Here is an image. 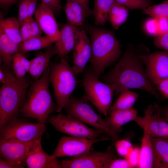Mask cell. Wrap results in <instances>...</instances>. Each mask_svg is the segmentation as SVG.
<instances>
[{"label":"cell","mask_w":168,"mask_h":168,"mask_svg":"<svg viewBox=\"0 0 168 168\" xmlns=\"http://www.w3.org/2000/svg\"><path fill=\"white\" fill-rule=\"evenodd\" d=\"M50 71L48 67L40 77L31 84L20 111L24 117L34 118L43 124L56 108L49 88Z\"/></svg>","instance_id":"3"},{"label":"cell","mask_w":168,"mask_h":168,"mask_svg":"<svg viewBox=\"0 0 168 168\" xmlns=\"http://www.w3.org/2000/svg\"><path fill=\"white\" fill-rule=\"evenodd\" d=\"M161 114L157 104L150 105L144 110V116H137L134 121L151 137L168 138V122Z\"/></svg>","instance_id":"11"},{"label":"cell","mask_w":168,"mask_h":168,"mask_svg":"<svg viewBox=\"0 0 168 168\" xmlns=\"http://www.w3.org/2000/svg\"><path fill=\"white\" fill-rule=\"evenodd\" d=\"M128 15L127 8L115 2L109 12V20L113 27L117 29L126 21Z\"/></svg>","instance_id":"28"},{"label":"cell","mask_w":168,"mask_h":168,"mask_svg":"<svg viewBox=\"0 0 168 168\" xmlns=\"http://www.w3.org/2000/svg\"><path fill=\"white\" fill-rule=\"evenodd\" d=\"M153 152L151 137L144 131L140 148V157L138 168H153Z\"/></svg>","instance_id":"23"},{"label":"cell","mask_w":168,"mask_h":168,"mask_svg":"<svg viewBox=\"0 0 168 168\" xmlns=\"http://www.w3.org/2000/svg\"><path fill=\"white\" fill-rule=\"evenodd\" d=\"M161 112L164 117L168 122V106L166 107L163 111H161Z\"/></svg>","instance_id":"49"},{"label":"cell","mask_w":168,"mask_h":168,"mask_svg":"<svg viewBox=\"0 0 168 168\" xmlns=\"http://www.w3.org/2000/svg\"><path fill=\"white\" fill-rule=\"evenodd\" d=\"M35 14L42 31L56 41L59 37L60 30L53 12L41 2L38 5Z\"/></svg>","instance_id":"17"},{"label":"cell","mask_w":168,"mask_h":168,"mask_svg":"<svg viewBox=\"0 0 168 168\" xmlns=\"http://www.w3.org/2000/svg\"><path fill=\"white\" fill-rule=\"evenodd\" d=\"M156 86L162 96L168 100V77L160 81Z\"/></svg>","instance_id":"43"},{"label":"cell","mask_w":168,"mask_h":168,"mask_svg":"<svg viewBox=\"0 0 168 168\" xmlns=\"http://www.w3.org/2000/svg\"><path fill=\"white\" fill-rule=\"evenodd\" d=\"M21 26L18 18L12 17L1 19L0 29L14 42L20 44L22 42L20 32Z\"/></svg>","instance_id":"25"},{"label":"cell","mask_w":168,"mask_h":168,"mask_svg":"<svg viewBox=\"0 0 168 168\" xmlns=\"http://www.w3.org/2000/svg\"><path fill=\"white\" fill-rule=\"evenodd\" d=\"M144 28L150 35L155 37L159 34L157 18L151 17L147 19L144 22Z\"/></svg>","instance_id":"34"},{"label":"cell","mask_w":168,"mask_h":168,"mask_svg":"<svg viewBox=\"0 0 168 168\" xmlns=\"http://www.w3.org/2000/svg\"><path fill=\"white\" fill-rule=\"evenodd\" d=\"M104 168H133L126 158H113L105 165Z\"/></svg>","instance_id":"36"},{"label":"cell","mask_w":168,"mask_h":168,"mask_svg":"<svg viewBox=\"0 0 168 168\" xmlns=\"http://www.w3.org/2000/svg\"><path fill=\"white\" fill-rule=\"evenodd\" d=\"M30 38L41 36L42 30L38 22L33 18H30Z\"/></svg>","instance_id":"38"},{"label":"cell","mask_w":168,"mask_h":168,"mask_svg":"<svg viewBox=\"0 0 168 168\" xmlns=\"http://www.w3.org/2000/svg\"><path fill=\"white\" fill-rule=\"evenodd\" d=\"M139 55L145 66L147 77L154 86L168 77V52L157 51Z\"/></svg>","instance_id":"13"},{"label":"cell","mask_w":168,"mask_h":168,"mask_svg":"<svg viewBox=\"0 0 168 168\" xmlns=\"http://www.w3.org/2000/svg\"><path fill=\"white\" fill-rule=\"evenodd\" d=\"M82 29L68 23L63 25L60 30L59 38L55 42L57 54L64 58L74 48Z\"/></svg>","instance_id":"15"},{"label":"cell","mask_w":168,"mask_h":168,"mask_svg":"<svg viewBox=\"0 0 168 168\" xmlns=\"http://www.w3.org/2000/svg\"><path fill=\"white\" fill-rule=\"evenodd\" d=\"M115 147L118 154L126 158L133 149L132 143L126 139H118L116 140Z\"/></svg>","instance_id":"33"},{"label":"cell","mask_w":168,"mask_h":168,"mask_svg":"<svg viewBox=\"0 0 168 168\" xmlns=\"http://www.w3.org/2000/svg\"><path fill=\"white\" fill-rule=\"evenodd\" d=\"M151 140L153 152V168H168V138L151 137Z\"/></svg>","instance_id":"20"},{"label":"cell","mask_w":168,"mask_h":168,"mask_svg":"<svg viewBox=\"0 0 168 168\" xmlns=\"http://www.w3.org/2000/svg\"><path fill=\"white\" fill-rule=\"evenodd\" d=\"M38 0H30L29 3L27 18L32 17L36 10Z\"/></svg>","instance_id":"46"},{"label":"cell","mask_w":168,"mask_h":168,"mask_svg":"<svg viewBox=\"0 0 168 168\" xmlns=\"http://www.w3.org/2000/svg\"><path fill=\"white\" fill-rule=\"evenodd\" d=\"M143 64L139 55L133 49H128L113 68L103 77L102 81L115 86L116 96L126 90L133 88L147 92L158 98L156 88L147 77Z\"/></svg>","instance_id":"1"},{"label":"cell","mask_w":168,"mask_h":168,"mask_svg":"<svg viewBox=\"0 0 168 168\" xmlns=\"http://www.w3.org/2000/svg\"><path fill=\"white\" fill-rule=\"evenodd\" d=\"M20 32L22 42L27 40L30 38L29 18H27L21 26Z\"/></svg>","instance_id":"41"},{"label":"cell","mask_w":168,"mask_h":168,"mask_svg":"<svg viewBox=\"0 0 168 168\" xmlns=\"http://www.w3.org/2000/svg\"><path fill=\"white\" fill-rule=\"evenodd\" d=\"M114 154V147L110 146L104 152L91 150L80 157L63 160L60 162L63 168H104Z\"/></svg>","instance_id":"12"},{"label":"cell","mask_w":168,"mask_h":168,"mask_svg":"<svg viewBox=\"0 0 168 168\" xmlns=\"http://www.w3.org/2000/svg\"><path fill=\"white\" fill-rule=\"evenodd\" d=\"M20 51V44L12 41L0 29V54L3 67L7 69L12 67L13 57Z\"/></svg>","instance_id":"21"},{"label":"cell","mask_w":168,"mask_h":168,"mask_svg":"<svg viewBox=\"0 0 168 168\" xmlns=\"http://www.w3.org/2000/svg\"><path fill=\"white\" fill-rule=\"evenodd\" d=\"M142 13L156 18L165 17L168 19V0L149 6L142 10Z\"/></svg>","instance_id":"30"},{"label":"cell","mask_w":168,"mask_h":168,"mask_svg":"<svg viewBox=\"0 0 168 168\" xmlns=\"http://www.w3.org/2000/svg\"><path fill=\"white\" fill-rule=\"evenodd\" d=\"M138 112L133 107L126 110H118L110 114L106 120L111 127L119 133L123 125L132 121H134L137 116Z\"/></svg>","instance_id":"22"},{"label":"cell","mask_w":168,"mask_h":168,"mask_svg":"<svg viewBox=\"0 0 168 168\" xmlns=\"http://www.w3.org/2000/svg\"><path fill=\"white\" fill-rule=\"evenodd\" d=\"M85 95L101 114L107 117L116 87L98 79L92 68L85 72L83 79Z\"/></svg>","instance_id":"7"},{"label":"cell","mask_w":168,"mask_h":168,"mask_svg":"<svg viewBox=\"0 0 168 168\" xmlns=\"http://www.w3.org/2000/svg\"><path fill=\"white\" fill-rule=\"evenodd\" d=\"M90 35L91 54L89 62L99 78L107 67L114 63L121 54L120 46L111 31L92 26H86Z\"/></svg>","instance_id":"2"},{"label":"cell","mask_w":168,"mask_h":168,"mask_svg":"<svg viewBox=\"0 0 168 168\" xmlns=\"http://www.w3.org/2000/svg\"><path fill=\"white\" fill-rule=\"evenodd\" d=\"M64 109L67 114L91 126L111 140L116 141L120 138L119 133L111 127L106 119L96 112L85 95L79 98L71 97Z\"/></svg>","instance_id":"5"},{"label":"cell","mask_w":168,"mask_h":168,"mask_svg":"<svg viewBox=\"0 0 168 168\" xmlns=\"http://www.w3.org/2000/svg\"><path fill=\"white\" fill-rule=\"evenodd\" d=\"M154 43L157 48L168 52V32L154 37Z\"/></svg>","instance_id":"37"},{"label":"cell","mask_w":168,"mask_h":168,"mask_svg":"<svg viewBox=\"0 0 168 168\" xmlns=\"http://www.w3.org/2000/svg\"><path fill=\"white\" fill-rule=\"evenodd\" d=\"M40 141L41 138L29 142L15 139L0 141V157L25 167L29 152Z\"/></svg>","instance_id":"14"},{"label":"cell","mask_w":168,"mask_h":168,"mask_svg":"<svg viewBox=\"0 0 168 168\" xmlns=\"http://www.w3.org/2000/svg\"><path fill=\"white\" fill-rule=\"evenodd\" d=\"M49 68V81L53 88L56 111L61 113L77 85V75L64 58Z\"/></svg>","instance_id":"6"},{"label":"cell","mask_w":168,"mask_h":168,"mask_svg":"<svg viewBox=\"0 0 168 168\" xmlns=\"http://www.w3.org/2000/svg\"><path fill=\"white\" fill-rule=\"evenodd\" d=\"M140 157V148H133L132 152L126 159L133 168H137Z\"/></svg>","instance_id":"39"},{"label":"cell","mask_w":168,"mask_h":168,"mask_svg":"<svg viewBox=\"0 0 168 168\" xmlns=\"http://www.w3.org/2000/svg\"><path fill=\"white\" fill-rule=\"evenodd\" d=\"M25 162L29 168H63L57 158L44 151L41 141L30 151Z\"/></svg>","instance_id":"18"},{"label":"cell","mask_w":168,"mask_h":168,"mask_svg":"<svg viewBox=\"0 0 168 168\" xmlns=\"http://www.w3.org/2000/svg\"><path fill=\"white\" fill-rule=\"evenodd\" d=\"M20 0H0L1 7L5 11L7 10L12 4L17 3Z\"/></svg>","instance_id":"48"},{"label":"cell","mask_w":168,"mask_h":168,"mask_svg":"<svg viewBox=\"0 0 168 168\" xmlns=\"http://www.w3.org/2000/svg\"><path fill=\"white\" fill-rule=\"evenodd\" d=\"M24 167L23 166L19 165L0 157V168H22Z\"/></svg>","instance_id":"45"},{"label":"cell","mask_w":168,"mask_h":168,"mask_svg":"<svg viewBox=\"0 0 168 168\" xmlns=\"http://www.w3.org/2000/svg\"><path fill=\"white\" fill-rule=\"evenodd\" d=\"M91 45L85 31L82 29L77 41L73 49L72 69L76 75L82 72L89 62L91 54Z\"/></svg>","instance_id":"16"},{"label":"cell","mask_w":168,"mask_h":168,"mask_svg":"<svg viewBox=\"0 0 168 168\" xmlns=\"http://www.w3.org/2000/svg\"><path fill=\"white\" fill-rule=\"evenodd\" d=\"M42 2L50 9L54 14H58L61 8L60 0H41Z\"/></svg>","instance_id":"42"},{"label":"cell","mask_w":168,"mask_h":168,"mask_svg":"<svg viewBox=\"0 0 168 168\" xmlns=\"http://www.w3.org/2000/svg\"><path fill=\"white\" fill-rule=\"evenodd\" d=\"M66 3L72 10L75 18V25L82 26L85 19L88 17L83 7L78 3L72 0H67Z\"/></svg>","instance_id":"31"},{"label":"cell","mask_w":168,"mask_h":168,"mask_svg":"<svg viewBox=\"0 0 168 168\" xmlns=\"http://www.w3.org/2000/svg\"><path fill=\"white\" fill-rule=\"evenodd\" d=\"M157 19L159 34L168 32V19L160 17Z\"/></svg>","instance_id":"44"},{"label":"cell","mask_w":168,"mask_h":168,"mask_svg":"<svg viewBox=\"0 0 168 168\" xmlns=\"http://www.w3.org/2000/svg\"><path fill=\"white\" fill-rule=\"evenodd\" d=\"M46 122L51 124L57 131L70 136L94 139L99 138L102 134L100 131L88 127L78 119L61 113L49 117Z\"/></svg>","instance_id":"9"},{"label":"cell","mask_w":168,"mask_h":168,"mask_svg":"<svg viewBox=\"0 0 168 168\" xmlns=\"http://www.w3.org/2000/svg\"><path fill=\"white\" fill-rule=\"evenodd\" d=\"M115 1L130 9L143 10L152 5L150 0H115Z\"/></svg>","instance_id":"32"},{"label":"cell","mask_w":168,"mask_h":168,"mask_svg":"<svg viewBox=\"0 0 168 168\" xmlns=\"http://www.w3.org/2000/svg\"><path fill=\"white\" fill-rule=\"evenodd\" d=\"M46 131L45 124L13 118L0 129V141L15 139L29 142L41 138Z\"/></svg>","instance_id":"8"},{"label":"cell","mask_w":168,"mask_h":168,"mask_svg":"<svg viewBox=\"0 0 168 168\" xmlns=\"http://www.w3.org/2000/svg\"><path fill=\"white\" fill-rule=\"evenodd\" d=\"M57 54L55 47L52 45L46 48L44 51L39 54L30 60V66L28 72L35 81L38 80L43 74L51 58Z\"/></svg>","instance_id":"19"},{"label":"cell","mask_w":168,"mask_h":168,"mask_svg":"<svg viewBox=\"0 0 168 168\" xmlns=\"http://www.w3.org/2000/svg\"><path fill=\"white\" fill-rule=\"evenodd\" d=\"M55 42L47 35L30 38L20 44V51L24 53L46 48Z\"/></svg>","instance_id":"27"},{"label":"cell","mask_w":168,"mask_h":168,"mask_svg":"<svg viewBox=\"0 0 168 168\" xmlns=\"http://www.w3.org/2000/svg\"><path fill=\"white\" fill-rule=\"evenodd\" d=\"M138 97V94L129 89L122 91L112 105L108 114L116 110H126L133 107Z\"/></svg>","instance_id":"26"},{"label":"cell","mask_w":168,"mask_h":168,"mask_svg":"<svg viewBox=\"0 0 168 168\" xmlns=\"http://www.w3.org/2000/svg\"><path fill=\"white\" fill-rule=\"evenodd\" d=\"M30 0H20L18 2V18L21 26L27 18L29 3Z\"/></svg>","instance_id":"35"},{"label":"cell","mask_w":168,"mask_h":168,"mask_svg":"<svg viewBox=\"0 0 168 168\" xmlns=\"http://www.w3.org/2000/svg\"><path fill=\"white\" fill-rule=\"evenodd\" d=\"M16 77L3 66L0 68V81L2 84L8 83Z\"/></svg>","instance_id":"40"},{"label":"cell","mask_w":168,"mask_h":168,"mask_svg":"<svg viewBox=\"0 0 168 168\" xmlns=\"http://www.w3.org/2000/svg\"><path fill=\"white\" fill-rule=\"evenodd\" d=\"M80 4L84 9L87 16L92 15V10L90 8L89 6V0H72Z\"/></svg>","instance_id":"47"},{"label":"cell","mask_w":168,"mask_h":168,"mask_svg":"<svg viewBox=\"0 0 168 168\" xmlns=\"http://www.w3.org/2000/svg\"><path fill=\"white\" fill-rule=\"evenodd\" d=\"M108 140H111L106 137L90 139L71 136H63L59 141L51 155L55 158L67 156L77 158L90 151L96 143Z\"/></svg>","instance_id":"10"},{"label":"cell","mask_w":168,"mask_h":168,"mask_svg":"<svg viewBox=\"0 0 168 168\" xmlns=\"http://www.w3.org/2000/svg\"><path fill=\"white\" fill-rule=\"evenodd\" d=\"M30 85L25 77H16L10 82L2 84L0 89V129L20 113Z\"/></svg>","instance_id":"4"},{"label":"cell","mask_w":168,"mask_h":168,"mask_svg":"<svg viewBox=\"0 0 168 168\" xmlns=\"http://www.w3.org/2000/svg\"><path fill=\"white\" fill-rule=\"evenodd\" d=\"M115 0H94L92 15L96 26L103 25L109 20L110 10Z\"/></svg>","instance_id":"24"},{"label":"cell","mask_w":168,"mask_h":168,"mask_svg":"<svg viewBox=\"0 0 168 168\" xmlns=\"http://www.w3.org/2000/svg\"><path fill=\"white\" fill-rule=\"evenodd\" d=\"M30 66V61L23 55L22 52H19L14 55L12 63V68L15 76L18 78H23Z\"/></svg>","instance_id":"29"}]
</instances>
